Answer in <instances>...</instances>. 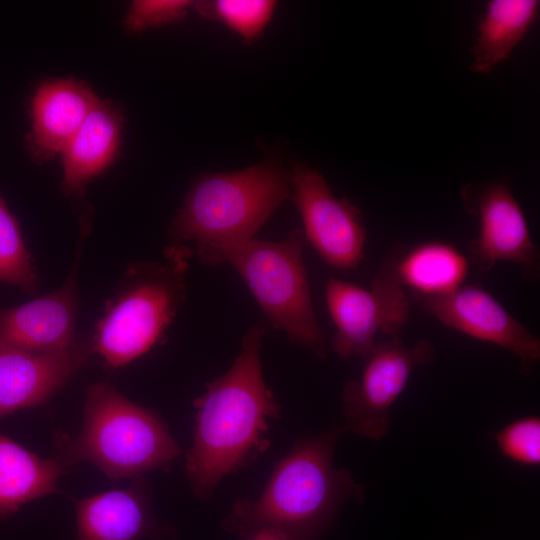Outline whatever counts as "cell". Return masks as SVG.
I'll list each match as a JSON object with an SVG mask.
<instances>
[{
  "instance_id": "10",
  "label": "cell",
  "mask_w": 540,
  "mask_h": 540,
  "mask_svg": "<svg viewBox=\"0 0 540 540\" xmlns=\"http://www.w3.org/2000/svg\"><path fill=\"white\" fill-rule=\"evenodd\" d=\"M466 210L479 224L478 236L468 244L471 260L481 272L499 262L520 268L523 278L536 283L540 276V254L534 243L525 214L509 187L502 182L461 190Z\"/></svg>"
},
{
  "instance_id": "21",
  "label": "cell",
  "mask_w": 540,
  "mask_h": 540,
  "mask_svg": "<svg viewBox=\"0 0 540 540\" xmlns=\"http://www.w3.org/2000/svg\"><path fill=\"white\" fill-rule=\"evenodd\" d=\"M204 17L221 20L247 42L262 34L276 6L269 0H217L195 4Z\"/></svg>"
},
{
  "instance_id": "22",
  "label": "cell",
  "mask_w": 540,
  "mask_h": 540,
  "mask_svg": "<svg viewBox=\"0 0 540 540\" xmlns=\"http://www.w3.org/2000/svg\"><path fill=\"white\" fill-rule=\"evenodd\" d=\"M496 445L503 456L525 466L540 463V420L526 416L510 422L495 434Z\"/></svg>"
},
{
  "instance_id": "20",
  "label": "cell",
  "mask_w": 540,
  "mask_h": 540,
  "mask_svg": "<svg viewBox=\"0 0 540 540\" xmlns=\"http://www.w3.org/2000/svg\"><path fill=\"white\" fill-rule=\"evenodd\" d=\"M0 282L17 286L25 293L39 288L37 270L27 250L18 221L0 196Z\"/></svg>"
},
{
  "instance_id": "16",
  "label": "cell",
  "mask_w": 540,
  "mask_h": 540,
  "mask_svg": "<svg viewBox=\"0 0 540 540\" xmlns=\"http://www.w3.org/2000/svg\"><path fill=\"white\" fill-rule=\"evenodd\" d=\"M123 124L121 109L109 100L99 99L61 153V189L66 195H82L86 185L114 162Z\"/></svg>"
},
{
  "instance_id": "14",
  "label": "cell",
  "mask_w": 540,
  "mask_h": 540,
  "mask_svg": "<svg viewBox=\"0 0 540 540\" xmlns=\"http://www.w3.org/2000/svg\"><path fill=\"white\" fill-rule=\"evenodd\" d=\"M79 297L76 270L57 290L20 306L0 309V343L37 354L72 348Z\"/></svg>"
},
{
  "instance_id": "8",
  "label": "cell",
  "mask_w": 540,
  "mask_h": 540,
  "mask_svg": "<svg viewBox=\"0 0 540 540\" xmlns=\"http://www.w3.org/2000/svg\"><path fill=\"white\" fill-rule=\"evenodd\" d=\"M435 358L436 351L428 340L407 346L394 336L377 343L361 376L343 388V429L372 440L382 439L390 429V408L413 370Z\"/></svg>"
},
{
  "instance_id": "15",
  "label": "cell",
  "mask_w": 540,
  "mask_h": 540,
  "mask_svg": "<svg viewBox=\"0 0 540 540\" xmlns=\"http://www.w3.org/2000/svg\"><path fill=\"white\" fill-rule=\"evenodd\" d=\"M89 85L75 78L40 83L31 99L26 147L37 163L61 154L98 102Z\"/></svg>"
},
{
  "instance_id": "6",
  "label": "cell",
  "mask_w": 540,
  "mask_h": 540,
  "mask_svg": "<svg viewBox=\"0 0 540 540\" xmlns=\"http://www.w3.org/2000/svg\"><path fill=\"white\" fill-rule=\"evenodd\" d=\"M305 236L291 230L282 241L258 240L223 247L206 264H229L241 276L269 325L319 358L327 340L315 313L303 260Z\"/></svg>"
},
{
  "instance_id": "11",
  "label": "cell",
  "mask_w": 540,
  "mask_h": 540,
  "mask_svg": "<svg viewBox=\"0 0 540 540\" xmlns=\"http://www.w3.org/2000/svg\"><path fill=\"white\" fill-rule=\"evenodd\" d=\"M410 297L445 326L514 354L522 372L529 373L540 360V339L479 286L462 285L441 296L410 293Z\"/></svg>"
},
{
  "instance_id": "18",
  "label": "cell",
  "mask_w": 540,
  "mask_h": 540,
  "mask_svg": "<svg viewBox=\"0 0 540 540\" xmlns=\"http://www.w3.org/2000/svg\"><path fill=\"white\" fill-rule=\"evenodd\" d=\"M63 471L56 458H41L0 434V518L32 500L58 493L57 480Z\"/></svg>"
},
{
  "instance_id": "2",
  "label": "cell",
  "mask_w": 540,
  "mask_h": 540,
  "mask_svg": "<svg viewBox=\"0 0 540 540\" xmlns=\"http://www.w3.org/2000/svg\"><path fill=\"white\" fill-rule=\"evenodd\" d=\"M344 431L335 425L297 442L257 498L234 502L224 528L242 540L262 529L276 530L289 540H316L347 501L364 498L363 487L351 474L333 466Z\"/></svg>"
},
{
  "instance_id": "23",
  "label": "cell",
  "mask_w": 540,
  "mask_h": 540,
  "mask_svg": "<svg viewBox=\"0 0 540 540\" xmlns=\"http://www.w3.org/2000/svg\"><path fill=\"white\" fill-rule=\"evenodd\" d=\"M192 3L188 0L133 1L125 17V28L130 32H140L147 28L181 21Z\"/></svg>"
},
{
  "instance_id": "24",
  "label": "cell",
  "mask_w": 540,
  "mask_h": 540,
  "mask_svg": "<svg viewBox=\"0 0 540 540\" xmlns=\"http://www.w3.org/2000/svg\"><path fill=\"white\" fill-rule=\"evenodd\" d=\"M248 540H289L284 534L273 529H262L255 532Z\"/></svg>"
},
{
  "instance_id": "5",
  "label": "cell",
  "mask_w": 540,
  "mask_h": 540,
  "mask_svg": "<svg viewBox=\"0 0 540 540\" xmlns=\"http://www.w3.org/2000/svg\"><path fill=\"white\" fill-rule=\"evenodd\" d=\"M193 250L166 249L164 263L131 265L110 299L91 339L93 352L118 368L163 339L185 300V275Z\"/></svg>"
},
{
  "instance_id": "1",
  "label": "cell",
  "mask_w": 540,
  "mask_h": 540,
  "mask_svg": "<svg viewBox=\"0 0 540 540\" xmlns=\"http://www.w3.org/2000/svg\"><path fill=\"white\" fill-rule=\"evenodd\" d=\"M264 327L252 325L231 367L194 402V439L186 459L193 493L208 499L219 482L264 451L268 419L280 407L266 386L260 358Z\"/></svg>"
},
{
  "instance_id": "17",
  "label": "cell",
  "mask_w": 540,
  "mask_h": 540,
  "mask_svg": "<svg viewBox=\"0 0 540 540\" xmlns=\"http://www.w3.org/2000/svg\"><path fill=\"white\" fill-rule=\"evenodd\" d=\"M538 0H490L472 47L474 72L486 74L507 60L539 15Z\"/></svg>"
},
{
  "instance_id": "9",
  "label": "cell",
  "mask_w": 540,
  "mask_h": 540,
  "mask_svg": "<svg viewBox=\"0 0 540 540\" xmlns=\"http://www.w3.org/2000/svg\"><path fill=\"white\" fill-rule=\"evenodd\" d=\"M290 195L303 234L319 256L340 270L356 268L364 258L367 231L360 209L333 194L323 175L301 163L288 172Z\"/></svg>"
},
{
  "instance_id": "4",
  "label": "cell",
  "mask_w": 540,
  "mask_h": 540,
  "mask_svg": "<svg viewBox=\"0 0 540 540\" xmlns=\"http://www.w3.org/2000/svg\"><path fill=\"white\" fill-rule=\"evenodd\" d=\"M83 425L74 438L60 437L56 459L65 468L88 462L112 481L139 478L164 468L181 450L161 417L107 383L89 386Z\"/></svg>"
},
{
  "instance_id": "7",
  "label": "cell",
  "mask_w": 540,
  "mask_h": 540,
  "mask_svg": "<svg viewBox=\"0 0 540 540\" xmlns=\"http://www.w3.org/2000/svg\"><path fill=\"white\" fill-rule=\"evenodd\" d=\"M402 251L390 253L368 288L330 278L325 289L328 311L335 326L330 340L341 358L367 359L380 332L399 336L410 315V301L397 272Z\"/></svg>"
},
{
  "instance_id": "3",
  "label": "cell",
  "mask_w": 540,
  "mask_h": 540,
  "mask_svg": "<svg viewBox=\"0 0 540 540\" xmlns=\"http://www.w3.org/2000/svg\"><path fill=\"white\" fill-rule=\"evenodd\" d=\"M290 195L288 172L274 160L198 178L178 210L173 245L192 243L204 262L214 251L254 239Z\"/></svg>"
},
{
  "instance_id": "13",
  "label": "cell",
  "mask_w": 540,
  "mask_h": 540,
  "mask_svg": "<svg viewBox=\"0 0 540 540\" xmlns=\"http://www.w3.org/2000/svg\"><path fill=\"white\" fill-rule=\"evenodd\" d=\"M92 341L78 339L70 349L37 354L0 343V418L50 399L88 360Z\"/></svg>"
},
{
  "instance_id": "12",
  "label": "cell",
  "mask_w": 540,
  "mask_h": 540,
  "mask_svg": "<svg viewBox=\"0 0 540 540\" xmlns=\"http://www.w3.org/2000/svg\"><path fill=\"white\" fill-rule=\"evenodd\" d=\"M74 540H173L174 528L158 519L142 477L126 488L75 500Z\"/></svg>"
},
{
  "instance_id": "19",
  "label": "cell",
  "mask_w": 540,
  "mask_h": 540,
  "mask_svg": "<svg viewBox=\"0 0 540 540\" xmlns=\"http://www.w3.org/2000/svg\"><path fill=\"white\" fill-rule=\"evenodd\" d=\"M468 258L456 247L443 242H425L401 253L397 272L410 293L425 296L446 295L460 286L467 276Z\"/></svg>"
}]
</instances>
